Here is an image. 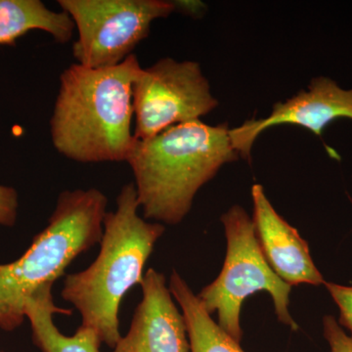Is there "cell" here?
I'll return each instance as SVG.
<instances>
[{
    "label": "cell",
    "instance_id": "6da1fadb",
    "mask_svg": "<svg viewBox=\"0 0 352 352\" xmlns=\"http://www.w3.org/2000/svg\"><path fill=\"white\" fill-rule=\"evenodd\" d=\"M141 68L132 54L110 68L64 69L50 119L59 154L76 163L127 162L136 142L132 87Z\"/></svg>",
    "mask_w": 352,
    "mask_h": 352
},
{
    "label": "cell",
    "instance_id": "7a4b0ae2",
    "mask_svg": "<svg viewBox=\"0 0 352 352\" xmlns=\"http://www.w3.org/2000/svg\"><path fill=\"white\" fill-rule=\"evenodd\" d=\"M229 131L228 122L210 126L198 120L171 126L151 138L136 139L126 163L145 219L168 226L182 223L199 190L224 164L239 160Z\"/></svg>",
    "mask_w": 352,
    "mask_h": 352
},
{
    "label": "cell",
    "instance_id": "3957f363",
    "mask_svg": "<svg viewBox=\"0 0 352 352\" xmlns=\"http://www.w3.org/2000/svg\"><path fill=\"white\" fill-rule=\"evenodd\" d=\"M134 183L120 189L113 212L106 214L98 256L87 270L67 275L61 296L82 316L102 344L113 349L122 338L119 311L127 292L142 281L145 264L164 226L139 214Z\"/></svg>",
    "mask_w": 352,
    "mask_h": 352
},
{
    "label": "cell",
    "instance_id": "277c9868",
    "mask_svg": "<svg viewBox=\"0 0 352 352\" xmlns=\"http://www.w3.org/2000/svg\"><path fill=\"white\" fill-rule=\"evenodd\" d=\"M108 199L100 190L60 193L47 226L13 263L0 264V328L12 332L25 321L28 300L54 285L78 256L100 243Z\"/></svg>",
    "mask_w": 352,
    "mask_h": 352
},
{
    "label": "cell",
    "instance_id": "5b68a950",
    "mask_svg": "<svg viewBox=\"0 0 352 352\" xmlns=\"http://www.w3.org/2000/svg\"><path fill=\"white\" fill-rule=\"evenodd\" d=\"M220 219L226 230V261L217 279L197 295L201 305L208 314H217L219 327L240 344L243 303L248 296L265 291L272 298L278 320L298 330L289 310L292 286L278 276L264 258L252 219L244 208L235 205Z\"/></svg>",
    "mask_w": 352,
    "mask_h": 352
},
{
    "label": "cell",
    "instance_id": "8992f818",
    "mask_svg": "<svg viewBox=\"0 0 352 352\" xmlns=\"http://www.w3.org/2000/svg\"><path fill=\"white\" fill-rule=\"evenodd\" d=\"M75 24L76 64L92 69L117 66L149 36L154 21L175 12L168 0H59Z\"/></svg>",
    "mask_w": 352,
    "mask_h": 352
},
{
    "label": "cell",
    "instance_id": "52a82bcc",
    "mask_svg": "<svg viewBox=\"0 0 352 352\" xmlns=\"http://www.w3.org/2000/svg\"><path fill=\"white\" fill-rule=\"evenodd\" d=\"M132 102L133 133L138 140L200 120L219 106L198 62L168 57L140 69L132 87Z\"/></svg>",
    "mask_w": 352,
    "mask_h": 352
},
{
    "label": "cell",
    "instance_id": "ba28073f",
    "mask_svg": "<svg viewBox=\"0 0 352 352\" xmlns=\"http://www.w3.org/2000/svg\"><path fill=\"white\" fill-rule=\"evenodd\" d=\"M352 120V88L344 89L328 76L312 78L307 89L300 90L285 102H277L263 119L245 120L230 129L229 136L234 149L250 162L254 141L266 129L281 124L305 127L318 138L336 120Z\"/></svg>",
    "mask_w": 352,
    "mask_h": 352
},
{
    "label": "cell",
    "instance_id": "9c48e42d",
    "mask_svg": "<svg viewBox=\"0 0 352 352\" xmlns=\"http://www.w3.org/2000/svg\"><path fill=\"white\" fill-rule=\"evenodd\" d=\"M139 302L126 336L112 352H191L186 323L164 274L149 268L140 283Z\"/></svg>",
    "mask_w": 352,
    "mask_h": 352
},
{
    "label": "cell",
    "instance_id": "30bf717a",
    "mask_svg": "<svg viewBox=\"0 0 352 352\" xmlns=\"http://www.w3.org/2000/svg\"><path fill=\"white\" fill-rule=\"evenodd\" d=\"M254 232L272 270L289 285L322 286L325 279L315 265L307 241L271 205L263 187H252Z\"/></svg>",
    "mask_w": 352,
    "mask_h": 352
},
{
    "label": "cell",
    "instance_id": "8fae6325",
    "mask_svg": "<svg viewBox=\"0 0 352 352\" xmlns=\"http://www.w3.org/2000/svg\"><path fill=\"white\" fill-rule=\"evenodd\" d=\"M52 287H43L25 303V318L31 323L34 344L41 352H100L101 340L91 329L80 325L73 336L60 332L53 315H69L72 311L55 305Z\"/></svg>",
    "mask_w": 352,
    "mask_h": 352
},
{
    "label": "cell",
    "instance_id": "7c38bea8",
    "mask_svg": "<svg viewBox=\"0 0 352 352\" xmlns=\"http://www.w3.org/2000/svg\"><path fill=\"white\" fill-rule=\"evenodd\" d=\"M36 30L65 44L73 38L75 24L68 14L51 10L41 0H0V45H14Z\"/></svg>",
    "mask_w": 352,
    "mask_h": 352
},
{
    "label": "cell",
    "instance_id": "4fadbf2b",
    "mask_svg": "<svg viewBox=\"0 0 352 352\" xmlns=\"http://www.w3.org/2000/svg\"><path fill=\"white\" fill-rule=\"evenodd\" d=\"M168 288L182 308L191 352H245L239 342L224 332L212 315L208 314L177 271L171 273Z\"/></svg>",
    "mask_w": 352,
    "mask_h": 352
},
{
    "label": "cell",
    "instance_id": "5bb4252c",
    "mask_svg": "<svg viewBox=\"0 0 352 352\" xmlns=\"http://www.w3.org/2000/svg\"><path fill=\"white\" fill-rule=\"evenodd\" d=\"M324 287L339 308L340 316L337 319L338 322L352 337V285L346 286L326 281Z\"/></svg>",
    "mask_w": 352,
    "mask_h": 352
},
{
    "label": "cell",
    "instance_id": "9a60e30c",
    "mask_svg": "<svg viewBox=\"0 0 352 352\" xmlns=\"http://www.w3.org/2000/svg\"><path fill=\"white\" fill-rule=\"evenodd\" d=\"M322 325L323 336L331 352H352V337L346 333L333 315L324 316Z\"/></svg>",
    "mask_w": 352,
    "mask_h": 352
},
{
    "label": "cell",
    "instance_id": "2e32d148",
    "mask_svg": "<svg viewBox=\"0 0 352 352\" xmlns=\"http://www.w3.org/2000/svg\"><path fill=\"white\" fill-rule=\"evenodd\" d=\"M19 197L13 187L0 184V226L13 227L17 221Z\"/></svg>",
    "mask_w": 352,
    "mask_h": 352
},
{
    "label": "cell",
    "instance_id": "e0dca14e",
    "mask_svg": "<svg viewBox=\"0 0 352 352\" xmlns=\"http://www.w3.org/2000/svg\"><path fill=\"white\" fill-rule=\"evenodd\" d=\"M173 4L175 6V12L184 14V15L190 16L195 19L203 17L206 12L205 3L201 1L176 0V1H173Z\"/></svg>",
    "mask_w": 352,
    "mask_h": 352
}]
</instances>
